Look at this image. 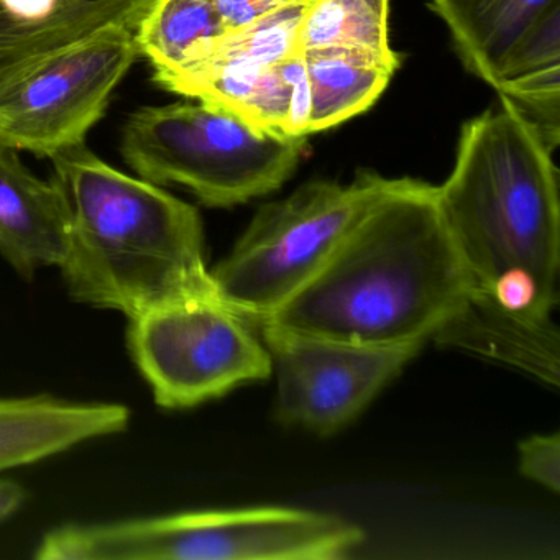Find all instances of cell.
Instances as JSON below:
<instances>
[{
	"mask_svg": "<svg viewBox=\"0 0 560 560\" xmlns=\"http://www.w3.org/2000/svg\"><path fill=\"white\" fill-rule=\"evenodd\" d=\"M277 376L275 416L287 425L336 434L418 355L421 347H366L257 327Z\"/></svg>",
	"mask_w": 560,
	"mask_h": 560,
	"instance_id": "9",
	"label": "cell"
},
{
	"mask_svg": "<svg viewBox=\"0 0 560 560\" xmlns=\"http://www.w3.org/2000/svg\"><path fill=\"white\" fill-rule=\"evenodd\" d=\"M560 0H431L464 67L493 86L517 45Z\"/></svg>",
	"mask_w": 560,
	"mask_h": 560,
	"instance_id": "14",
	"label": "cell"
},
{
	"mask_svg": "<svg viewBox=\"0 0 560 560\" xmlns=\"http://www.w3.org/2000/svg\"><path fill=\"white\" fill-rule=\"evenodd\" d=\"M70 215L54 178L35 176L18 150L0 142V255L25 280L44 267H61Z\"/></svg>",
	"mask_w": 560,
	"mask_h": 560,
	"instance_id": "12",
	"label": "cell"
},
{
	"mask_svg": "<svg viewBox=\"0 0 560 560\" xmlns=\"http://www.w3.org/2000/svg\"><path fill=\"white\" fill-rule=\"evenodd\" d=\"M24 500L25 490L21 485L0 478V523L18 513Z\"/></svg>",
	"mask_w": 560,
	"mask_h": 560,
	"instance_id": "22",
	"label": "cell"
},
{
	"mask_svg": "<svg viewBox=\"0 0 560 560\" xmlns=\"http://www.w3.org/2000/svg\"><path fill=\"white\" fill-rule=\"evenodd\" d=\"M434 339L517 366L552 385L559 382V332L553 323H526L475 294Z\"/></svg>",
	"mask_w": 560,
	"mask_h": 560,
	"instance_id": "15",
	"label": "cell"
},
{
	"mask_svg": "<svg viewBox=\"0 0 560 560\" xmlns=\"http://www.w3.org/2000/svg\"><path fill=\"white\" fill-rule=\"evenodd\" d=\"M255 329L219 298H206L130 319L127 340L155 401L186 409L270 378V352Z\"/></svg>",
	"mask_w": 560,
	"mask_h": 560,
	"instance_id": "7",
	"label": "cell"
},
{
	"mask_svg": "<svg viewBox=\"0 0 560 560\" xmlns=\"http://www.w3.org/2000/svg\"><path fill=\"white\" fill-rule=\"evenodd\" d=\"M471 290L438 186L386 178L326 267L255 327L355 346L422 347Z\"/></svg>",
	"mask_w": 560,
	"mask_h": 560,
	"instance_id": "1",
	"label": "cell"
},
{
	"mask_svg": "<svg viewBox=\"0 0 560 560\" xmlns=\"http://www.w3.org/2000/svg\"><path fill=\"white\" fill-rule=\"evenodd\" d=\"M155 0H0V94L114 28L137 31Z\"/></svg>",
	"mask_w": 560,
	"mask_h": 560,
	"instance_id": "11",
	"label": "cell"
},
{
	"mask_svg": "<svg viewBox=\"0 0 560 560\" xmlns=\"http://www.w3.org/2000/svg\"><path fill=\"white\" fill-rule=\"evenodd\" d=\"M389 0H311L298 34L300 54L313 48H353L399 68L389 45Z\"/></svg>",
	"mask_w": 560,
	"mask_h": 560,
	"instance_id": "19",
	"label": "cell"
},
{
	"mask_svg": "<svg viewBox=\"0 0 560 560\" xmlns=\"http://www.w3.org/2000/svg\"><path fill=\"white\" fill-rule=\"evenodd\" d=\"M153 80L170 93L222 107L264 132L310 137V81L301 54L264 65L218 42L202 60Z\"/></svg>",
	"mask_w": 560,
	"mask_h": 560,
	"instance_id": "10",
	"label": "cell"
},
{
	"mask_svg": "<svg viewBox=\"0 0 560 560\" xmlns=\"http://www.w3.org/2000/svg\"><path fill=\"white\" fill-rule=\"evenodd\" d=\"M225 31L237 32L298 0H209Z\"/></svg>",
	"mask_w": 560,
	"mask_h": 560,
	"instance_id": "21",
	"label": "cell"
},
{
	"mask_svg": "<svg viewBox=\"0 0 560 560\" xmlns=\"http://www.w3.org/2000/svg\"><path fill=\"white\" fill-rule=\"evenodd\" d=\"M520 471L527 480L559 493L560 490V435L534 434L517 445Z\"/></svg>",
	"mask_w": 560,
	"mask_h": 560,
	"instance_id": "20",
	"label": "cell"
},
{
	"mask_svg": "<svg viewBox=\"0 0 560 560\" xmlns=\"http://www.w3.org/2000/svg\"><path fill=\"white\" fill-rule=\"evenodd\" d=\"M385 182L360 172L350 185L310 182L261 206L211 270L219 300L257 326L326 267Z\"/></svg>",
	"mask_w": 560,
	"mask_h": 560,
	"instance_id": "6",
	"label": "cell"
},
{
	"mask_svg": "<svg viewBox=\"0 0 560 560\" xmlns=\"http://www.w3.org/2000/svg\"><path fill=\"white\" fill-rule=\"evenodd\" d=\"M50 160L70 215L60 268L73 300L130 320L219 298L195 206L113 168L84 143Z\"/></svg>",
	"mask_w": 560,
	"mask_h": 560,
	"instance_id": "3",
	"label": "cell"
},
{
	"mask_svg": "<svg viewBox=\"0 0 560 560\" xmlns=\"http://www.w3.org/2000/svg\"><path fill=\"white\" fill-rule=\"evenodd\" d=\"M139 55L137 31L114 28L45 61L0 94V142L45 159L83 145Z\"/></svg>",
	"mask_w": 560,
	"mask_h": 560,
	"instance_id": "8",
	"label": "cell"
},
{
	"mask_svg": "<svg viewBox=\"0 0 560 560\" xmlns=\"http://www.w3.org/2000/svg\"><path fill=\"white\" fill-rule=\"evenodd\" d=\"M307 137L264 132L222 107H142L122 129L127 165L153 185H179L209 208L245 205L280 189L306 152Z\"/></svg>",
	"mask_w": 560,
	"mask_h": 560,
	"instance_id": "5",
	"label": "cell"
},
{
	"mask_svg": "<svg viewBox=\"0 0 560 560\" xmlns=\"http://www.w3.org/2000/svg\"><path fill=\"white\" fill-rule=\"evenodd\" d=\"M362 527L303 508L189 511L106 524H67L42 539L40 560H334Z\"/></svg>",
	"mask_w": 560,
	"mask_h": 560,
	"instance_id": "4",
	"label": "cell"
},
{
	"mask_svg": "<svg viewBox=\"0 0 560 560\" xmlns=\"http://www.w3.org/2000/svg\"><path fill=\"white\" fill-rule=\"evenodd\" d=\"M225 34L209 0H155L137 28V44L153 77H162L202 60Z\"/></svg>",
	"mask_w": 560,
	"mask_h": 560,
	"instance_id": "18",
	"label": "cell"
},
{
	"mask_svg": "<svg viewBox=\"0 0 560 560\" xmlns=\"http://www.w3.org/2000/svg\"><path fill=\"white\" fill-rule=\"evenodd\" d=\"M301 55L310 81V136L369 110L398 70L375 55L353 48H313Z\"/></svg>",
	"mask_w": 560,
	"mask_h": 560,
	"instance_id": "17",
	"label": "cell"
},
{
	"mask_svg": "<svg viewBox=\"0 0 560 560\" xmlns=\"http://www.w3.org/2000/svg\"><path fill=\"white\" fill-rule=\"evenodd\" d=\"M539 130L508 101L464 124L439 209L471 294L526 323L559 300V170Z\"/></svg>",
	"mask_w": 560,
	"mask_h": 560,
	"instance_id": "2",
	"label": "cell"
},
{
	"mask_svg": "<svg viewBox=\"0 0 560 560\" xmlns=\"http://www.w3.org/2000/svg\"><path fill=\"white\" fill-rule=\"evenodd\" d=\"M127 406L55 396L0 399V471L44 460L91 439L126 431Z\"/></svg>",
	"mask_w": 560,
	"mask_h": 560,
	"instance_id": "13",
	"label": "cell"
},
{
	"mask_svg": "<svg viewBox=\"0 0 560 560\" xmlns=\"http://www.w3.org/2000/svg\"><path fill=\"white\" fill-rule=\"evenodd\" d=\"M491 88L556 152L560 142V4L544 14L517 45Z\"/></svg>",
	"mask_w": 560,
	"mask_h": 560,
	"instance_id": "16",
	"label": "cell"
}]
</instances>
